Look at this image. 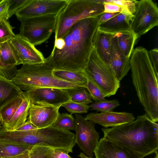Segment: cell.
<instances>
[{
  "mask_svg": "<svg viewBox=\"0 0 158 158\" xmlns=\"http://www.w3.org/2000/svg\"><path fill=\"white\" fill-rule=\"evenodd\" d=\"M52 126L65 130H75L76 124L75 118L71 114L59 113Z\"/></svg>",
  "mask_w": 158,
  "mask_h": 158,
  "instance_id": "484cf974",
  "label": "cell"
},
{
  "mask_svg": "<svg viewBox=\"0 0 158 158\" xmlns=\"http://www.w3.org/2000/svg\"><path fill=\"white\" fill-rule=\"evenodd\" d=\"M72 101L88 105L93 102L88 91L84 87L75 91L71 96Z\"/></svg>",
  "mask_w": 158,
  "mask_h": 158,
  "instance_id": "f546056e",
  "label": "cell"
},
{
  "mask_svg": "<svg viewBox=\"0 0 158 158\" xmlns=\"http://www.w3.org/2000/svg\"><path fill=\"white\" fill-rule=\"evenodd\" d=\"M85 119L107 128L131 122L135 120L131 113L110 111L100 113H91L87 114Z\"/></svg>",
  "mask_w": 158,
  "mask_h": 158,
  "instance_id": "9a60e30c",
  "label": "cell"
},
{
  "mask_svg": "<svg viewBox=\"0 0 158 158\" xmlns=\"http://www.w3.org/2000/svg\"><path fill=\"white\" fill-rule=\"evenodd\" d=\"M132 82L139 101L146 114L158 121V78L148 52L142 47L134 49L130 60Z\"/></svg>",
  "mask_w": 158,
  "mask_h": 158,
  "instance_id": "3957f363",
  "label": "cell"
},
{
  "mask_svg": "<svg viewBox=\"0 0 158 158\" xmlns=\"http://www.w3.org/2000/svg\"><path fill=\"white\" fill-rule=\"evenodd\" d=\"M96 158H143L117 143L104 137L94 151Z\"/></svg>",
  "mask_w": 158,
  "mask_h": 158,
  "instance_id": "5bb4252c",
  "label": "cell"
},
{
  "mask_svg": "<svg viewBox=\"0 0 158 158\" xmlns=\"http://www.w3.org/2000/svg\"><path fill=\"white\" fill-rule=\"evenodd\" d=\"M30 0H9L7 12L8 19L22 8Z\"/></svg>",
  "mask_w": 158,
  "mask_h": 158,
  "instance_id": "836d02e7",
  "label": "cell"
},
{
  "mask_svg": "<svg viewBox=\"0 0 158 158\" xmlns=\"http://www.w3.org/2000/svg\"><path fill=\"white\" fill-rule=\"evenodd\" d=\"M98 17L85 18L73 24L63 38L65 42L63 48H53L45 59L48 65L53 69L83 72L93 48Z\"/></svg>",
  "mask_w": 158,
  "mask_h": 158,
  "instance_id": "6da1fadb",
  "label": "cell"
},
{
  "mask_svg": "<svg viewBox=\"0 0 158 158\" xmlns=\"http://www.w3.org/2000/svg\"><path fill=\"white\" fill-rule=\"evenodd\" d=\"M92 99L95 102H99L106 100L105 97L101 90L89 80L88 81L85 86Z\"/></svg>",
  "mask_w": 158,
  "mask_h": 158,
  "instance_id": "1f68e13d",
  "label": "cell"
},
{
  "mask_svg": "<svg viewBox=\"0 0 158 158\" xmlns=\"http://www.w3.org/2000/svg\"><path fill=\"white\" fill-rule=\"evenodd\" d=\"M52 74L57 78L85 88L88 81L87 77L83 72L53 69Z\"/></svg>",
  "mask_w": 158,
  "mask_h": 158,
  "instance_id": "603a6c76",
  "label": "cell"
},
{
  "mask_svg": "<svg viewBox=\"0 0 158 158\" xmlns=\"http://www.w3.org/2000/svg\"><path fill=\"white\" fill-rule=\"evenodd\" d=\"M78 89L69 90L46 87L24 92L28 96L31 103L43 106H61L63 104L71 101V96Z\"/></svg>",
  "mask_w": 158,
  "mask_h": 158,
  "instance_id": "30bf717a",
  "label": "cell"
},
{
  "mask_svg": "<svg viewBox=\"0 0 158 158\" xmlns=\"http://www.w3.org/2000/svg\"><path fill=\"white\" fill-rule=\"evenodd\" d=\"M131 30L139 38L158 25V8L152 0L138 1Z\"/></svg>",
  "mask_w": 158,
  "mask_h": 158,
  "instance_id": "ba28073f",
  "label": "cell"
},
{
  "mask_svg": "<svg viewBox=\"0 0 158 158\" xmlns=\"http://www.w3.org/2000/svg\"><path fill=\"white\" fill-rule=\"evenodd\" d=\"M23 93V97L21 103L10 120L3 127L7 130H15L23 125L27 119L31 102L28 96Z\"/></svg>",
  "mask_w": 158,
  "mask_h": 158,
  "instance_id": "ffe728a7",
  "label": "cell"
},
{
  "mask_svg": "<svg viewBox=\"0 0 158 158\" xmlns=\"http://www.w3.org/2000/svg\"><path fill=\"white\" fill-rule=\"evenodd\" d=\"M80 158H93L87 156L84 153L81 152L78 156Z\"/></svg>",
  "mask_w": 158,
  "mask_h": 158,
  "instance_id": "ee69618b",
  "label": "cell"
},
{
  "mask_svg": "<svg viewBox=\"0 0 158 158\" xmlns=\"http://www.w3.org/2000/svg\"><path fill=\"white\" fill-rule=\"evenodd\" d=\"M57 15L22 19L20 20L21 24L18 35L35 46L46 42L55 31Z\"/></svg>",
  "mask_w": 158,
  "mask_h": 158,
  "instance_id": "52a82bcc",
  "label": "cell"
},
{
  "mask_svg": "<svg viewBox=\"0 0 158 158\" xmlns=\"http://www.w3.org/2000/svg\"><path fill=\"white\" fill-rule=\"evenodd\" d=\"M119 105V102L117 99L110 100H105L99 102H93L89 106L91 109L97 111L106 112L112 111Z\"/></svg>",
  "mask_w": 158,
  "mask_h": 158,
  "instance_id": "4316f807",
  "label": "cell"
},
{
  "mask_svg": "<svg viewBox=\"0 0 158 158\" xmlns=\"http://www.w3.org/2000/svg\"><path fill=\"white\" fill-rule=\"evenodd\" d=\"M0 74L7 79L11 80L13 76L5 69L0 62Z\"/></svg>",
  "mask_w": 158,
  "mask_h": 158,
  "instance_id": "b9f144b4",
  "label": "cell"
},
{
  "mask_svg": "<svg viewBox=\"0 0 158 158\" xmlns=\"http://www.w3.org/2000/svg\"><path fill=\"white\" fill-rule=\"evenodd\" d=\"M149 56L156 74L158 76V49L155 48L148 52Z\"/></svg>",
  "mask_w": 158,
  "mask_h": 158,
  "instance_id": "d590c367",
  "label": "cell"
},
{
  "mask_svg": "<svg viewBox=\"0 0 158 158\" xmlns=\"http://www.w3.org/2000/svg\"><path fill=\"white\" fill-rule=\"evenodd\" d=\"M130 58L127 57L120 50L114 34L112 40L109 65L119 81L130 69Z\"/></svg>",
  "mask_w": 158,
  "mask_h": 158,
  "instance_id": "2e32d148",
  "label": "cell"
},
{
  "mask_svg": "<svg viewBox=\"0 0 158 158\" xmlns=\"http://www.w3.org/2000/svg\"><path fill=\"white\" fill-rule=\"evenodd\" d=\"M107 2L114 3L134 15L138 1L135 0H106Z\"/></svg>",
  "mask_w": 158,
  "mask_h": 158,
  "instance_id": "d6a6232c",
  "label": "cell"
},
{
  "mask_svg": "<svg viewBox=\"0 0 158 158\" xmlns=\"http://www.w3.org/2000/svg\"><path fill=\"white\" fill-rule=\"evenodd\" d=\"M69 0H30L15 14L19 20L48 15H57Z\"/></svg>",
  "mask_w": 158,
  "mask_h": 158,
  "instance_id": "8fae6325",
  "label": "cell"
},
{
  "mask_svg": "<svg viewBox=\"0 0 158 158\" xmlns=\"http://www.w3.org/2000/svg\"><path fill=\"white\" fill-rule=\"evenodd\" d=\"M120 13V12H119ZM119 13H103L98 17V25L112 18Z\"/></svg>",
  "mask_w": 158,
  "mask_h": 158,
  "instance_id": "f35d334b",
  "label": "cell"
},
{
  "mask_svg": "<svg viewBox=\"0 0 158 158\" xmlns=\"http://www.w3.org/2000/svg\"><path fill=\"white\" fill-rule=\"evenodd\" d=\"M69 152L61 149H54L51 158H72L68 154Z\"/></svg>",
  "mask_w": 158,
  "mask_h": 158,
  "instance_id": "74e56055",
  "label": "cell"
},
{
  "mask_svg": "<svg viewBox=\"0 0 158 158\" xmlns=\"http://www.w3.org/2000/svg\"><path fill=\"white\" fill-rule=\"evenodd\" d=\"M32 147L0 141V157L6 158L29 151Z\"/></svg>",
  "mask_w": 158,
  "mask_h": 158,
  "instance_id": "d4e9b609",
  "label": "cell"
},
{
  "mask_svg": "<svg viewBox=\"0 0 158 158\" xmlns=\"http://www.w3.org/2000/svg\"><path fill=\"white\" fill-rule=\"evenodd\" d=\"M2 127L3 126L2 125V124L1 121V118H0V128Z\"/></svg>",
  "mask_w": 158,
  "mask_h": 158,
  "instance_id": "f6af8a7d",
  "label": "cell"
},
{
  "mask_svg": "<svg viewBox=\"0 0 158 158\" xmlns=\"http://www.w3.org/2000/svg\"><path fill=\"white\" fill-rule=\"evenodd\" d=\"M37 129L34 126L28 119L23 125L15 130L20 131H27Z\"/></svg>",
  "mask_w": 158,
  "mask_h": 158,
  "instance_id": "ab89813d",
  "label": "cell"
},
{
  "mask_svg": "<svg viewBox=\"0 0 158 158\" xmlns=\"http://www.w3.org/2000/svg\"><path fill=\"white\" fill-rule=\"evenodd\" d=\"M7 18L0 20V43L10 39L15 35L13 30L14 27L12 26Z\"/></svg>",
  "mask_w": 158,
  "mask_h": 158,
  "instance_id": "83f0119b",
  "label": "cell"
},
{
  "mask_svg": "<svg viewBox=\"0 0 158 158\" xmlns=\"http://www.w3.org/2000/svg\"><path fill=\"white\" fill-rule=\"evenodd\" d=\"M0 158H2V157H0Z\"/></svg>",
  "mask_w": 158,
  "mask_h": 158,
  "instance_id": "bcb514c9",
  "label": "cell"
},
{
  "mask_svg": "<svg viewBox=\"0 0 158 158\" xmlns=\"http://www.w3.org/2000/svg\"><path fill=\"white\" fill-rule=\"evenodd\" d=\"M53 150L46 147L35 146L29 151V158H51Z\"/></svg>",
  "mask_w": 158,
  "mask_h": 158,
  "instance_id": "f1b7e54d",
  "label": "cell"
},
{
  "mask_svg": "<svg viewBox=\"0 0 158 158\" xmlns=\"http://www.w3.org/2000/svg\"><path fill=\"white\" fill-rule=\"evenodd\" d=\"M114 35L120 50L127 57L130 58L138 38L131 30Z\"/></svg>",
  "mask_w": 158,
  "mask_h": 158,
  "instance_id": "7402d4cb",
  "label": "cell"
},
{
  "mask_svg": "<svg viewBox=\"0 0 158 158\" xmlns=\"http://www.w3.org/2000/svg\"><path fill=\"white\" fill-rule=\"evenodd\" d=\"M10 40L0 43V62L2 66L14 76L19 64Z\"/></svg>",
  "mask_w": 158,
  "mask_h": 158,
  "instance_id": "44dd1931",
  "label": "cell"
},
{
  "mask_svg": "<svg viewBox=\"0 0 158 158\" xmlns=\"http://www.w3.org/2000/svg\"><path fill=\"white\" fill-rule=\"evenodd\" d=\"M10 42L17 56L19 65L35 64L45 62V58L42 52L33 44L18 34L15 35L11 38Z\"/></svg>",
  "mask_w": 158,
  "mask_h": 158,
  "instance_id": "7c38bea8",
  "label": "cell"
},
{
  "mask_svg": "<svg viewBox=\"0 0 158 158\" xmlns=\"http://www.w3.org/2000/svg\"><path fill=\"white\" fill-rule=\"evenodd\" d=\"M29 150L23 153L6 158H29Z\"/></svg>",
  "mask_w": 158,
  "mask_h": 158,
  "instance_id": "7bdbcfd3",
  "label": "cell"
},
{
  "mask_svg": "<svg viewBox=\"0 0 158 158\" xmlns=\"http://www.w3.org/2000/svg\"><path fill=\"white\" fill-rule=\"evenodd\" d=\"M65 42L63 38H59L55 40L54 45L53 48L57 50L62 49L64 47Z\"/></svg>",
  "mask_w": 158,
  "mask_h": 158,
  "instance_id": "60d3db41",
  "label": "cell"
},
{
  "mask_svg": "<svg viewBox=\"0 0 158 158\" xmlns=\"http://www.w3.org/2000/svg\"><path fill=\"white\" fill-rule=\"evenodd\" d=\"M104 11L102 0H69L57 15L55 39L63 38L71 27L85 18L98 17Z\"/></svg>",
  "mask_w": 158,
  "mask_h": 158,
  "instance_id": "5b68a950",
  "label": "cell"
},
{
  "mask_svg": "<svg viewBox=\"0 0 158 158\" xmlns=\"http://www.w3.org/2000/svg\"><path fill=\"white\" fill-rule=\"evenodd\" d=\"M114 34L97 29L94 37L93 46L98 55L109 65L112 40Z\"/></svg>",
  "mask_w": 158,
  "mask_h": 158,
  "instance_id": "ac0fdd59",
  "label": "cell"
},
{
  "mask_svg": "<svg viewBox=\"0 0 158 158\" xmlns=\"http://www.w3.org/2000/svg\"><path fill=\"white\" fill-rule=\"evenodd\" d=\"M75 117L76 144L83 153L93 158L94 149L99 141V133L93 123L79 114H76Z\"/></svg>",
  "mask_w": 158,
  "mask_h": 158,
  "instance_id": "9c48e42d",
  "label": "cell"
},
{
  "mask_svg": "<svg viewBox=\"0 0 158 158\" xmlns=\"http://www.w3.org/2000/svg\"><path fill=\"white\" fill-rule=\"evenodd\" d=\"M53 69L45 61L35 64H23L17 70L11 81L22 91L51 87L74 90L83 87L59 79L52 74Z\"/></svg>",
  "mask_w": 158,
  "mask_h": 158,
  "instance_id": "277c9868",
  "label": "cell"
},
{
  "mask_svg": "<svg viewBox=\"0 0 158 158\" xmlns=\"http://www.w3.org/2000/svg\"><path fill=\"white\" fill-rule=\"evenodd\" d=\"M9 2V0H0V20L4 18L8 19L7 12Z\"/></svg>",
  "mask_w": 158,
  "mask_h": 158,
  "instance_id": "8d00e7d4",
  "label": "cell"
},
{
  "mask_svg": "<svg viewBox=\"0 0 158 158\" xmlns=\"http://www.w3.org/2000/svg\"><path fill=\"white\" fill-rule=\"evenodd\" d=\"M102 130L104 137L143 157L157 152L158 123L146 114L131 122Z\"/></svg>",
  "mask_w": 158,
  "mask_h": 158,
  "instance_id": "7a4b0ae2",
  "label": "cell"
},
{
  "mask_svg": "<svg viewBox=\"0 0 158 158\" xmlns=\"http://www.w3.org/2000/svg\"><path fill=\"white\" fill-rule=\"evenodd\" d=\"M23 92L11 80L0 74V111Z\"/></svg>",
  "mask_w": 158,
  "mask_h": 158,
  "instance_id": "d6986e66",
  "label": "cell"
},
{
  "mask_svg": "<svg viewBox=\"0 0 158 158\" xmlns=\"http://www.w3.org/2000/svg\"><path fill=\"white\" fill-rule=\"evenodd\" d=\"M88 79L101 90L104 97L115 95L120 87V81L108 64L98 55L93 47L83 71Z\"/></svg>",
  "mask_w": 158,
  "mask_h": 158,
  "instance_id": "8992f818",
  "label": "cell"
},
{
  "mask_svg": "<svg viewBox=\"0 0 158 158\" xmlns=\"http://www.w3.org/2000/svg\"><path fill=\"white\" fill-rule=\"evenodd\" d=\"M134 16L133 15L125 10L98 25L97 29L114 34L130 31Z\"/></svg>",
  "mask_w": 158,
  "mask_h": 158,
  "instance_id": "e0dca14e",
  "label": "cell"
},
{
  "mask_svg": "<svg viewBox=\"0 0 158 158\" xmlns=\"http://www.w3.org/2000/svg\"><path fill=\"white\" fill-rule=\"evenodd\" d=\"M24 96L22 94L5 106L0 111V116L4 127L11 119L21 103Z\"/></svg>",
  "mask_w": 158,
  "mask_h": 158,
  "instance_id": "cb8c5ba5",
  "label": "cell"
},
{
  "mask_svg": "<svg viewBox=\"0 0 158 158\" xmlns=\"http://www.w3.org/2000/svg\"><path fill=\"white\" fill-rule=\"evenodd\" d=\"M61 106L65 108L71 114L86 113L89 108L88 105L71 101L63 104Z\"/></svg>",
  "mask_w": 158,
  "mask_h": 158,
  "instance_id": "4dcf8cb0",
  "label": "cell"
},
{
  "mask_svg": "<svg viewBox=\"0 0 158 158\" xmlns=\"http://www.w3.org/2000/svg\"><path fill=\"white\" fill-rule=\"evenodd\" d=\"M60 107L40 106L31 103L28 119L37 128L52 126L60 113Z\"/></svg>",
  "mask_w": 158,
  "mask_h": 158,
  "instance_id": "4fadbf2b",
  "label": "cell"
},
{
  "mask_svg": "<svg viewBox=\"0 0 158 158\" xmlns=\"http://www.w3.org/2000/svg\"><path fill=\"white\" fill-rule=\"evenodd\" d=\"M102 1L104 4V13H119L125 10L120 6L114 3L107 2L106 0Z\"/></svg>",
  "mask_w": 158,
  "mask_h": 158,
  "instance_id": "e575fe53",
  "label": "cell"
}]
</instances>
